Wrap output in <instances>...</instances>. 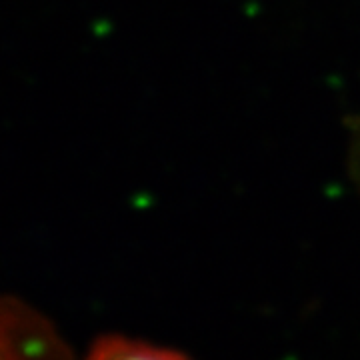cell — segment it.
I'll return each instance as SVG.
<instances>
[{"label": "cell", "mask_w": 360, "mask_h": 360, "mask_svg": "<svg viewBox=\"0 0 360 360\" xmlns=\"http://www.w3.org/2000/svg\"><path fill=\"white\" fill-rule=\"evenodd\" d=\"M0 360H70V354L39 312L14 298H0Z\"/></svg>", "instance_id": "6da1fadb"}, {"label": "cell", "mask_w": 360, "mask_h": 360, "mask_svg": "<svg viewBox=\"0 0 360 360\" xmlns=\"http://www.w3.org/2000/svg\"><path fill=\"white\" fill-rule=\"evenodd\" d=\"M84 360H186L176 352L139 340L108 336L98 340Z\"/></svg>", "instance_id": "7a4b0ae2"}]
</instances>
